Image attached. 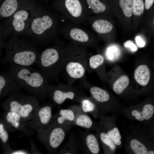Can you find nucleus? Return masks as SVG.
<instances>
[{
  "label": "nucleus",
  "instance_id": "f257e3e1",
  "mask_svg": "<svg viewBox=\"0 0 154 154\" xmlns=\"http://www.w3.org/2000/svg\"><path fill=\"white\" fill-rule=\"evenodd\" d=\"M9 72L21 88L44 98L50 85L40 71L30 66L11 65Z\"/></svg>",
  "mask_w": 154,
  "mask_h": 154
},
{
  "label": "nucleus",
  "instance_id": "f03ea898",
  "mask_svg": "<svg viewBox=\"0 0 154 154\" xmlns=\"http://www.w3.org/2000/svg\"><path fill=\"white\" fill-rule=\"evenodd\" d=\"M65 46L56 45L47 48L38 56L37 64L49 82L58 79L65 61Z\"/></svg>",
  "mask_w": 154,
  "mask_h": 154
},
{
  "label": "nucleus",
  "instance_id": "7ed1b4c3",
  "mask_svg": "<svg viewBox=\"0 0 154 154\" xmlns=\"http://www.w3.org/2000/svg\"><path fill=\"white\" fill-rule=\"evenodd\" d=\"M66 57L64 70L68 84L80 79L87 71L89 53L87 48L76 46L70 42L65 45Z\"/></svg>",
  "mask_w": 154,
  "mask_h": 154
},
{
  "label": "nucleus",
  "instance_id": "20e7f679",
  "mask_svg": "<svg viewBox=\"0 0 154 154\" xmlns=\"http://www.w3.org/2000/svg\"><path fill=\"white\" fill-rule=\"evenodd\" d=\"M6 53L1 63L30 66L37 63L38 56L34 46L26 41H11L5 45Z\"/></svg>",
  "mask_w": 154,
  "mask_h": 154
},
{
  "label": "nucleus",
  "instance_id": "39448f33",
  "mask_svg": "<svg viewBox=\"0 0 154 154\" xmlns=\"http://www.w3.org/2000/svg\"><path fill=\"white\" fill-rule=\"evenodd\" d=\"M39 102L34 97L20 92L14 93L3 102V105L7 111L14 112L21 116L22 121L33 118L38 107Z\"/></svg>",
  "mask_w": 154,
  "mask_h": 154
},
{
  "label": "nucleus",
  "instance_id": "423d86ee",
  "mask_svg": "<svg viewBox=\"0 0 154 154\" xmlns=\"http://www.w3.org/2000/svg\"><path fill=\"white\" fill-rule=\"evenodd\" d=\"M60 33L65 38L76 46L93 48L96 45L97 38L93 32L81 25L67 21Z\"/></svg>",
  "mask_w": 154,
  "mask_h": 154
},
{
  "label": "nucleus",
  "instance_id": "0eeeda50",
  "mask_svg": "<svg viewBox=\"0 0 154 154\" xmlns=\"http://www.w3.org/2000/svg\"><path fill=\"white\" fill-rule=\"evenodd\" d=\"M58 10L68 21L76 24L87 25L85 7L80 0H65L64 7Z\"/></svg>",
  "mask_w": 154,
  "mask_h": 154
},
{
  "label": "nucleus",
  "instance_id": "6e6552de",
  "mask_svg": "<svg viewBox=\"0 0 154 154\" xmlns=\"http://www.w3.org/2000/svg\"><path fill=\"white\" fill-rule=\"evenodd\" d=\"M54 15H45L37 17L32 21L31 28L35 34L40 35L47 31L54 37L59 30L60 21Z\"/></svg>",
  "mask_w": 154,
  "mask_h": 154
},
{
  "label": "nucleus",
  "instance_id": "1a4fd4ad",
  "mask_svg": "<svg viewBox=\"0 0 154 154\" xmlns=\"http://www.w3.org/2000/svg\"><path fill=\"white\" fill-rule=\"evenodd\" d=\"M75 88L71 84H59L50 85L48 95H50L54 101L58 104L63 103L67 99H74L75 96Z\"/></svg>",
  "mask_w": 154,
  "mask_h": 154
},
{
  "label": "nucleus",
  "instance_id": "9d476101",
  "mask_svg": "<svg viewBox=\"0 0 154 154\" xmlns=\"http://www.w3.org/2000/svg\"><path fill=\"white\" fill-rule=\"evenodd\" d=\"M52 116L51 108L49 104L38 107L32 118L30 126L36 131H42L49 123Z\"/></svg>",
  "mask_w": 154,
  "mask_h": 154
},
{
  "label": "nucleus",
  "instance_id": "9b49d317",
  "mask_svg": "<svg viewBox=\"0 0 154 154\" xmlns=\"http://www.w3.org/2000/svg\"><path fill=\"white\" fill-rule=\"evenodd\" d=\"M20 87L9 72L1 73L0 75V98L10 96L19 92Z\"/></svg>",
  "mask_w": 154,
  "mask_h": 154
},
{
  "label": "nucleus",
  "instance_id": "f8f14e48",
  "mask_svg": "<svg viewBox=\"0 0 154 154\" xmlns=\"http://www.w3.org/2000/svg\"><path fill=\"white\" fill-rule=\"evenodd\" d=\"M86 19L87 25L98 34H106L110 33L113 29V25L110 22L99 19L97 15L86 16Z\"/></svg>",
  "mask_w": 154,
  "mask_h": 154
},
{
  "label": "nucleus",
  "instance_id": "ddd939ff",
  "mask_svg": "<svg viewBox=\"0 0 154 154\" xmlns=\"http://www.w3.org/2000/svg\"><path fill=\"white\" fill-rule=\"evenodd\" d=\"M31 13L25 9L17 11L11 16L10 25L12 29L17 33L23 31L31 17Z\"/></svg>",
  "mask_w": 154,
  "mask_h": 154
},
{
  "label": "nucleus",
  "instance_id": "4468645a",
  "mask_svg": "<svg viewBox=\"0 0 154 154\" xmlns=\"http://www.w3.org/2000/svg\"><path fill=\"white\" fill-rule=\"evenodd\" d=\"M65 132L63 128L57 127L53 128L50 132L48 138V143L53 149L58 148L64 139Z\"/></svg>",
  "mask_w": 154,
  "mask_h": 154
},
{
  "label": "nucleus",
  "instance_id": "2eb2a0df",
  "mask_svg": "<svg viewBox=\"0 0 154 154\" xmlns=\"http://www.w3.org/2000/svg\"><path fill=\"white\" fill-rule=\"evenodd\" d=\"M151 77L150 70L146 65H140L135 70V79L137 83L142 86H146L148 84Z\"/></svg>",
  "mask_w": 154,
  "mask_h": 154
},
{
  "label": "nucleus",
  "instance_id": "dca6fc26",
  "mask_svg": "<svg viewBox=\"0 0 154 154\" xmlns=\"http://www.w3.org/2000/svg\"><path fill=\"white\" fill-rule=\"evenodd\" d=\"M86 16L98 15L105 12L107 6L100 0H85Z\"/></svg>",
  "mask_w": 154,
  "mask_h": 154
},
{
  "label": "nucleus",
  "instance_id": "f3484780",
  "mask_svg": "<svg viewBox=\"0 0 154 154\" xmlns=\"http://www.w3.org/2000/svg\"><path fill=\"white\" fill-rule=\"evenodd\" d=\"M18 3L17 0H5L0 7V15L3 18L11 17L17 11Z\"/></svg>",
  "mask_w": 154,
  "mask_h": 154
},
{
  "label": "nucleus",
  "instance_id": "a211bd4d",
  "mask_svg": "<svg viewBox=\"0 0 154 154\" xmlns=\"http://www.w3.org/2000/svg\"><path fill=\"white\" fill-rule=\"evenodd\" d=\"M89 84L90 93L92 98L96 101L103 103L109 100L110 96L106 91L100 87Z\"/></svg>",
  "mask_w": 154,
  "mask_h": 154
},
{
  "label": "nucleus",
  "instance_id": "6ab92c4d",
  "mask_svg": "<svg viewBox=\"0 0 154 154\" xmlns=\"http://www.w3.org/2000/svg\"><path fill=\"white\" fill-rule=\"evenodd\" d=\"M154 113V108L150 104L145 105L143 107L142 112H139L137 110H133L131 114L135 116V118L139 121H142L144 119H149L152 116Z\"/></svg>",
  "mask_w": 154,
  "mask_h": 154
},
{
  "label": "nucleus",
  "instance_id": "aec40b11",
  "mask_svg": "<svg viewBox=\"0 0 154 154\" xmlns=\"http://www.w3.org/2000/svg\"><path fill=\"white\" fill-rule=\"evenodd\" d=\"M5 118L6 123L11 127L15 129L20 127L22 119L20 115L17 113L7 111Z\"/></svg>",
  "mask_w": 154,
  "mask_h": 154
},
{
  "label": "nucleus",
  "instance_id": "412c9836",
  "mask_svg": "<svg viewBox=\"0 0 154 154\" xmlns=\"http://www.w3.org/2000/svg\"><path fill=\"white\" fill-rule=\"evenodd\" d=\"M129 82L128 77L126 75L120 77L114 83L113 90L117 94L121 93L128 86Z\"/></svg>",
  "mask_w": 154,
  "mask_h": 154
},
{
  "label": "nucleus",
  "instance_id": "4be33fe9",
  "mask_svg": "<svg viewBox=\"0 0 154 154\" xmlns=\"http://www.w3.org/2000/svg\"><path fill=\"white\" fill-rule=\"evenodd\" d=\"M104 57L100 54L93 55L89 57L88 60L87 71L96 70L102 65L104 62Z\"/></svg>",
  "mask_w": 154,
  "mask_h": 154
},
{
  "label": "nucleus",
  "instance_id": "5701e85b",
  "mask_svg": "<svg viewBox=\"0 0 154 154\" xmlns=\"http://www.w3.org/2000/svg\"><path fill=\"white\" fill-rule=\"evenodd\" d=\"M87 146L91 153L94 154L98 153L99 146L96 137L92 134L88 135L86 138Z\"/></svg>",
  "mask_w": 154,
  "mask_h": 154
},
{
  "label": "nucleus",
  "instance_id": "b1692460",
  "mask_svg": "<svg viewBox=\"0 0 154 154\" xmlns=\"http://www.w3.org/2000/svg\"><path fill=\"white\" fill-rule=\"evenodd\" d=\"M119 4L124 15L127 17H131L133 13V0H119Z\"/></svg>",
  "mask_w": 154,
  "mask_h": 154
},
{
  "label": "nucleus",
  "instance_id": "393cba45",
  "mask_svg": "<svg viewBox=\"0 0 154 154\" xmlns=\"http://www.w3.org/2000/svg\"><path fill=\"white\" fill-rule=\"evenodd\" d=\"M130 147L136 154H148V151L146 146L137 139H133L130 143Z\"/></svg>",
  "mask_w": 154,
  "mask_h": 154
},
{
  "label": "nucleus",
  "instance_id": "a878e982",
  "mask_svg": "<svg viewBox=\"0 0 154 154\" xmlns=\"http://www.w3.org/2000/svg\"><path fill=\"white\" fill-rule=\"evenodd\" d=\"M59 114L60 116L58 118L57 121L60 124L62 123L66 120L72 121L75 118L74 112L70 110H61L59 112Z\"/></svg>",
  "mask_w": 154,
  "mask_h": 154
},
{
  "label": "nucleus",
  "instance_id": "bb28decb",
  "mask_svg": "<svg viewBox=\"0 0 154 154\" xmlns=\"http://www.w3.org/2000/svg\"><path fill=\"white\" fill-rule=\"evenodd\" d=\"M76 123L79 126L89 128L91 127L93 122L91 119L88 116L83 114L77 118Z\"/></svg>",
  "mask_w": 154,
  "mask_h": 154
},
{
  "label": "nucleus",
  "instance_id": "cd10ccee",
  "mask_svg": "<svg viewBox=\"0 0 154 154\" xmlns=\"http://www.w3.org/2000/svg\"><path fill=\"white\" fill-rule=\"evenodd\" d=\"M145 7L143 0H133V12L135 15L140 16L142 15Z\"/></svg>",
  "mask_w": 154,
  "mask_h": 154
},
{
  "label": "nucleus",
  "instance_id": "c85d7f7f",
  "mask_svg": "<svg viewBox=\"0 0 154 154\" xmlns=\"http://www.w3.org/2000/svg\"><path fill=\"white\" fill-rule=\"evenodd\" d=\"M108 134L115 144L119 145L121 144V136L117 128L116 127L108 132Z\"/></svg>",
  "mask_w": 154,
  "mask_h": 154
},
{
  "label": "nucleus",
  "instance_id": "c756f323",
  "mask_svg": "<svg viewBox=\"0 0 154 154\" xmlns=\"http://www.w3.org/2000/svg\"><path fill=\"white\" fill-rule=\"evenodd\" d=\"M81 106L83 111L85 112H92L95 108L93 103L87 98L84 99L81 101Z\"/></svg>",
  "mask_w": 154,
  "mask_h": 154
},
{
  "label": "nucleus",
  "instance_id": "7c9ffc66",
  "mask_svg": "<svg viewBox=\"0 0 154 154\" xmlns=\"http://www.w3.org/2000/svg\"><path fill=\"white\" fill-rule=\"evenodd\" d=\"M100 137L102 141L108 146L111 150H114L116 148L115 144L108 134L102 133Z\"/></svg>",
  "mask_w": 154,
  "mask_h": 154
},
{
  "label": "nucleus",
  "instance_id": "2f4dec72",
  "mask_svg": "<svg viewBox=\"0 0 154 154\" xmlns=\"http://www.w3.org/2000/svg\"><path fill=\"white\" fill-rule=\"evenodd\" d=\"M0 138L3 143H5L9 139V134L5 129V126L2 122L0 123Z\"/></svg>",
  "mask_w": 154,
  "mask_h": 154
},
{
  "label": "nucleus",
  "instance_id": "473e14b6",
  "mask_svg": "<svg viewBox=\"0 0 154 154\" xmlns=\"http://www.w3.org/2000/svg\"><path fill=\"white\" fill-rule=\"evenodd\" d=\"M124 44L125 47L129 48L133 52L137 50V46L132 40H128L124 43Z\"/></svg>",
  "mask_w": 154,
  "mask_h": 154
},
{
  "label": "nucleus",
  "instance_id": "72a5a7b5",
  "mask_svg": "<svg viewBox=\"0 0 154 154\" xmlns=\"http://www.w3.org/2000/svg\"><path fill=\"white\" fill-rule=\"evenodd\" d=\"M136 44L139 47H144L146 45L145 41L140 36H137L135 38Z\"/></svg>",
  "mask_w": 154,
  "mask_h": 154
},
{
  "label": "nucleus",
  "instance_id": "f704fd0d",
  "mask_svg": "<svg viewBox=\"0 0 154 154\" xmlns=\"http://www.w3.org/2000/svg\"><path fill=\"white\" fill-rule=\"evenodd\" d=\"M154 3V0H145V7L147 10H149L152 7Z\"/></svg>",
  "mask_w": 154,
  "mask_h": 154
},
{
  "label": "nucleus",
  "instance_id": "c9c22d12",
  "mask_svg": "<svg viewBox=\"0 0 154 154\" xmlns=\"http://www.w3.org/2000/svg\"><path fill=\"white\" fill-rule=\"evenodd\" d=\"M11 153L12 154H26L28 153L25 151L19 150L14 151L12 152Z\"/></svg>",
  "mask_w": 154,
  "mask_h": 154
},
{
  "label": "nucleus",
  "instance_id": "e433bc0d",
  "mask_svg": "<svg viewBox=\"0 0 154 154\" xmlns=\"http://www.w3.org/2000/svg\"><path fill=\"white\" fill-rule=\"evenodd\" d=\"M148 154H154V151H149L148 152Z\"/></svg>",
  "mask_w": 154,
  "mask_h": 154
},
{
  "label": "nucleus",
  "instance_id": "4c0bfd02",
  "mask_svg": "<svg viewBox=\"0 0 154 154\" xmlns=\"http://www.w3.org/2000/svg\"><path fill=\"white\" fill-rule=\"evenodd\" d=\"M152 25H153L154 27V17H153V19L152 20Z\"/></svg>",
  "mask_w": 154,
  "mask_h": 154
},
{
  "label": "nucleus",
  "instance_id": "58836bf2",
  "mask_svg": "<svg viewBox=\"0 0 154 154\" xmlns=\"http://www.w3.org/2000/svg\"><path fill=\"white\" fill-rule=\"evenodd\" d=\"M153 68H154V67Z\"/></svg>",
  "mask_w": 154,
  "mask_h": 154
}]
</instances>
